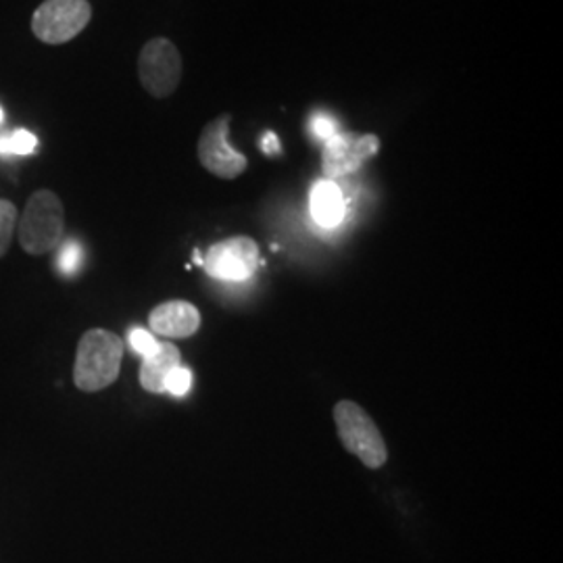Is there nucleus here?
<instances>
[{
	"label": "nucleus",
	"mask_w": 563,
	"mask_h": 563,
	"mask_svg": "<svg viewBox=\"0 0 563 563\" xmlns=\"http://www.w3.org/2000/svg\"><path fill=\"white\" fill-rule=\"evenodd\" d=\"M123 342L109 330H88L78 342L74 383L84 393H99L118 380Z\"/></svg>",
	"instance_id": "f257e3e1"
},
{
	"label": "nucleus",
	"mask_w": 563,
	"mask_h": 563,
	"mask_svg": "<svg viewBox=\"0 0 563 563\" xmlns=\"http://www.w3.org/2000/svg\"><path fill=\"white\" fill-rule=\"evenodd\" d=\"M21 249L27 255H46L59 249L65 236V207L53 190L34 192L21 213Z\"/></svg>",
	"instance_id": "f03ea898"
},
{
	"label": "nucleus",
	"mask_w": 563,
	"mask_h": 563,
	"mask_svg": "<svg viewBox=\"0 0 563 563\" xmlns=\"http://www.w3.org/2000/svg\"><path fill=\"white\" fill-rule=\"evenodd\" d=\"M334 422L344 449L360 457L369 470L383 467L388 460V449L374 420L357 402L339 401L334 407Z\"/></svg>",
	"instance_id": "7ed1b4c3"
},
{
	"label": "nucleus",
	"mask_w": 563,
	"mask_h": 563,
	"mask_svg": "<svg viewBox=\"0 0 563 563\" xmlns=\"http://www.w3.org/2000/svg\"><path fill=\"white\" fill-rule=\"evenodd\" d=\"M90 20L88 0H44L32 15V32L44 44L57 46L80 36Z\"/></svg>",
	"instance_id": "20e7f679"
},
{
	"label": "nucleus",
	"mask_w": 563,
	"mask_h": 563,
	"mask_svg": "<svg viewBox=\"0 0 563 563\" xmlns=\"http://www.w3.org/2000/svg\"><path fill=\"white\" fill-rule=\"evenodd\" d=\"M181 55L178 46L167 38H153L142 46L139 55V78L142 88L153 99H167L180 86Z\"/></svg>",
	"instance_id": "39448f33"
},
{
	"label": "nucleus",
	"mask_w": 563,
	"mask_h": 563,
	"mask_svg": "<svg viewBox=\"0 0 563 563\" xmlns=\"http://www.w3.org/2000/svg\"><path fill=\"white\" fill-rule=\"evenodd\" d=\"M230 123H232L230 113H222L216 120L209 121L202 128L199 146H197L202 167L222 180H236L249 167L246 157L228 142Z\"/></svg>",
	"instance_id": "423d86ee"
},
{
	"label": "nucleus",
	"mask_w": 563,
	"mask_h": 563,
	"mask_svg": "<svg viewBox=\"0 0 563 563\" xmlns=\"http://www.w3.org/2000/svg\"><path fill=\"white\" fill-rule=\"evenodd\" d=\"M380 151V139L374 134L336 132L323 144L322 169L325 180H339L355 174Z\"/></svg>",
	"instance_id": "0eeeda50"
},
{
	"label": "nucleus",
	"mask_w": 563,
	"mask_h": 563,
	"mask_svg": "<svg viewBox=\"0 0 563 563\" xmlns=\"http://www.w3.org/2000/svg\"><path fill=\"white\" fill-rule=\"evenodd\" d=\"M260 265V244L249 236H232L213 244L205 260V272L223 282L249 280Z\"/></svg>",
	"instance_id": "6e6552de"
},
{
	"label": "nucleus",
	"mask_w": 563,
	"mask_h": 563,
	"mask_svg": "<svg viewBox=\"0 0 563 563\" xmlns=\"http://www.w3.org/2000/svg\"><path fill=\"white\" fill-rule=\"evenodd\" d=\"M148 323L159 336L188 339L201 328V313L192 302L167 301L151 311Z\"/></svg>",
	"instance_id": "1a4fd4ad"
},
{
	"label": "nucleus",
	"mask_w": 563,
	"mask_h": 563,
	"mask_svg": "<svg viewBox=\"0 0 563 563\" xmlns=\"http://www.w3.org/2000/svg\"><path fill=\"white\" fill-rule=\"evenodd\" d=\"M178 365H181L180 349L172 342H159V346L142 362V388L148 393H165V380Z\"/></svg>",
	"instance_id": "9d476101"
},
{
	"label": "nucleus",
	"mask_w": 563,
	"mask_h": 563,
	"mask_svg": "<svg viewBox=\"0 0 563 563\" xmlns=\"http://www.w3.org/2000/svg\"><path fill=\"white\" fill-rule=\"evenodd\" d=\"M309 209L313 220L322 228H336L344 220L346 202L341 186L334 180H320L311 190Z\"/></svg>",
	"instance_id": "9b49d317"
},
{
	"label": "nucleus",
	"mask_w": 563,
	"mask_h": 563,
	"mask_svg": "<svg viewBox=\"0 0 563 563\" xmlns=\"http://www.w3.org/2000/svg\"><path fill=\"white\" fill-rule=\"evenodd\" d=\"M18 228V207L7 199H0V257L7 255Z\"/></svg>",
	"instance_id": "f8f14e48"
},
{
	"label": "nucleus",
	"mask_w": 563,
	"mask_h": 563,
	"mask_svg": "<svg viewBox=\"0 0 563 563\" xmlns=\"http://www.w3.org/2000/svg\"><path fill=\"white\" fill-rule=\"evenodd\" d=\"M38 146V141L34 134L27 130H18L4 139H0V153H11V155H30Z\"/></svg>",
	"instance_id": "ddd939ff"
},
{
	"label": "nucleus",
	"mask_w": 563,
	"mask_h": 563,
	"mask_svg": "<svg viewBox=\"0 0 563 563\" xmlns=\"http://www.w3.org/2000/svg\"><path fill=\"white\" fill-rule=\"evenodd\" d=\"M59 257H57V265H59L60 274L71 276L80 269L84 253L81 246L76 241L60 242Z\"/></svg>",
	"instance_id": "4468645a"
},
{
	"label": "nucleus",
	"mask_w": 563,
	"mask_h": 563,
	"mask_svg": "<svg viewBox=\"0 0 563 563\" xmlns=\"http://www.w3.org/2000/svg\"><path fill=\"white\" fill-rule=\"evenodd\" d=\"M192 384V372L184 365H178L165 380V393H172L174 397H184L190 390Z\"/></svg>",
	"instance_id": "2eb2a0df"
},
{
	"label": "nucleus",
	"mask_w": 563,
	"mask_h": 563,
	"mask_svg": "<svg viewBox=\"0 0 563 563\" xmlns=\"http://www.w3.org/2000/svg\"><path fill=\"white\" fill-rule=\"evenodd\" d=\"M130 344H132V349H134L139 355H142V357L151 355V353L159 346V342L155 341V336H153L151 332L142 330V328H134V330L130 332Z\"/></svg>",
	"instance_id": "dca6fc26"
},
{
	"label": "nucleus",
	"mask_w": 563,
	"mask_h": 563,
	"mask_svg": "<svg viewBox=\"0 0 563 563\" xmlns=\"http://www.w3.org/2000/svg\"><path fill=\"white\" fill-rule=\"evenodd\" d=\"M316 134L320 136V139H323V141H328L332 134H336L334 132V123L330 120H325V118H322V120L316 121Z\"/></svg>",
	"instance_id": "f3484780"
},
{
	"label": "nucleus",
	"mask_w": 563,
	"mask_h": 563,
	"mask_svg": "<svg viewBox=\"0 0 563 563\" xmlns=\"http://www.w3.org/2000/svg\"><path fill=\"white\" fill-rule=\"evenodd\" d=\"M0 121H2V109H0Z\"/></svg>",
	"instance_id": "a211bd4d"
}]
</instances>
